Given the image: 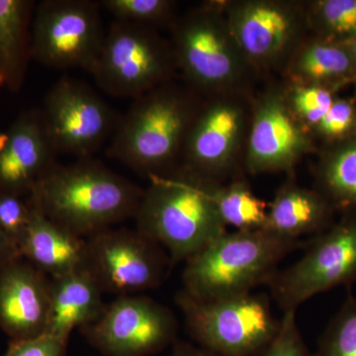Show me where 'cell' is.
I'll list each match as a JSON object with an SVG mask.
<instances>
[{
	"mask_svg": "<svg viewBox=\"0 0 356 356\" xmlns=\"http://www.w3.org/2000/svg\"><path fill=\"white\" fill-rule=\"evenodd\" d=\"M144 189L92 158L55 163L30 194L51 221L88 238L134 218Z\"/></svg>",
	"mask_w": 356,
	"mask_h": 356,
	"instance_id": "1",
	"label": "cell"
},
{
	"mask_svg": "<svg viewBox=\"0 0 356 356\" xmlns=\"http://www.w3.org/2000/svg\"><path fill=\"white\" fill-rule=\"evenodd\" d=\"M201 104L197 93L173 81L136 98L119 119L107 156L147 178L172 172Z\"/></svg>",
	"mask_w": 356,
	"mask_h": 356,
	"instance_id": "2",
	"label": "cell"
},
{
	"mask_svg": "<svg viewBox=\"0 0 356 356\" xmlns=\"http://www.w3.org/2000/svg\"><path fill=\"white\" fill-rule=\"evenodd\" d=\"M149 180L134 218L138 231L165 248L172 266L228 232L213 200L214 181L181 166Z\"/></svg>",
	"mask_w": 356,
	"mask_h": 356,
	"instance_id": "3",
	"label": "cell"
},
{
	"mask_svg": "<svg viewBox=\"0 0 356 356\" xmlns=\"http://www.w3.org/2000/svg\"><path fill=\"white\" fill-rule=\"evenodd\" d=\"M170 31L175 64L187 88L207 97L254 93L259 76L236 43L222 0L178 15Z\"/></svg>",
	"mask_w": 356,
	"mask_h": 356,
	"instance_id": "4",
	"label": "cell"
},
{
	"mask_svg": "<svg viewBox=\"0 0 356 356\" xmlns=\"http://www.w3.org/2000/svg\"><path fill=\"white\" fill-rule=\"evenodd\" d=\"M305 243L264 229L227 232L185 261L182 290L198 300L252 292L259 285H267L278 264Z\"/></svg>",
	"mask_w": 356,
	"mask_h": 356,
	"instance_id": "5",
	"label": "cell"
},
{
	"mask_svg": "<svg viewBox=\"0 0 356 356\" xmlns=\"http://www.w3.org/2000/svg\"><path fill=\"white\" fill-rule=\"evenodd\" d=\"M175 301L192 339L219 356H257L280 330L264 294L198 300L181 290Z\"/></svg>",
	"mask_w": 356,
	"mask_h": 356,
	"instance_id": "6",
	"label": "cell"
},
{
	"mask_svg": "<svg viewBox=\"0 0 356 356\" xmlns=\"http://www.w3.org/2000/svg\"><path fill=\"white\" fill-rule=\"evenodd\" d=\"M177 72L170 39L154 28L115 20L89 74L107 95L134 100L172 81Z\"/></svg>",
	"mask_w": 356,
	"mask_h": 356,
	"instance_id": "7",
	"label": "cell"
},
{
	"mask_svg": "<svg viewBox=\"0 0 356 356\" xmlns=\"http://www.w3.org/2000/svg\"><path fill=\"white\" fill-rule=\"evenodd\" d=\"M254 97V93L207 97L192 123L179 166L218 184L241 177Z\"/></svg>",
	"mask_w": 356,
	"mask_h": 356,
	"instance_id": "8",
	"label": "cell"
},
{
	"mask_svg": "<svg viewBox=\"0 0 356 356\" xmlns=\"http://www.w3.org/2000/svg\"><path fill=\"white\" fill-rule=\"evenodd\" d=\"M341 214L307 241L298 261L278 269L267 283L283 312L297 311L316 295L356 281V209Z\"/></svg>",
	"mask_w": 356,
	"mask_h": 356,
	"instance_id": "9",
	"label": "cell"
},
{
	"mask_svg": "<svg viewBox=\"0 0 356 356\" xmlns=\"http://www.w3.org/2000/svg\"><path fill=\"white\" fill-rule=\"evenodd\" d=\"M222 6L236 43L259 76L281 72L311 35L307 1L222 0Z\"/></svg>",
	"mask_w": 356,
	"mask_h": 356,
	"instance_id": "10",
	"label": "cell"
},
{
	"mask_svg": "<svg viewBox=\"0 0 356 356\" xmlns=\"http://www.w3.org/2000/svg\"><path fill=\"white\" fill-rule=\"evenodd\" d=\"M100 3L90 0H44L33 17L31 56L57 70L90 72L104 43Z\"/></svg>",
	"mask_w": 356,
	"mask_h": 356,
	"instance_id": "11",
	"label": "cell"
},
{
	"mask_svg": "<svg viewBox=\"0 0 356 356\" xmlns=\"http://www.w3.org/2000/svg\"><path fill=\"white\" fill-rule=\"evenodd\" d=\"M40 116L56 156L77 159L92 158L112 137L120 119L88 84L70 76L51 86Z\"/></svg>",
	"mask_w": 356,
	"mask_h": 356,
	"instance_id": "12",
	"label": "cell"
},
{
	"mask_svg": "<svg viewBox=\"0 0 356 356\" xmlns=\"http://www.w3.org/2000/svg\"><path fill=\"white\" fill-rule=\"evenodd\" d=\"M170 267L165 248L138 229H108L86 238L84 268L103 293L127 296L154 289Z\"/></svg>",
	"mask_w": 356,
	"mask_h": 356,
	"instance_id": "13",
	"label": "cell"
},
{
	"mask_svg": "<svg viewBox=\"0 0 356 356\" xmlns=\"http://www.w3.org/2000/svg\"><path fill=\"white\" fill-rule=\"evenodd\" d=\"M177 320L170 309L146 296H119L105 305L92 324L81 330L104 356H149L177 341Z\"/></svg>",
	"mask_w": 356,
	"mask_h": 356,
	"instance_id": "14",
	"label": "cell"
},
{
	"mask_svg": "<svg viewBox=\"0 0 356 356\" xmlns=\"http://www.w3.org/2000/svg\"><path fill=\"white\" fill-rule=\"evenodd\" d=\"M318 152L313 134L288 106L282 83L271 84L254 95L243 172H292L303 158Z\"/></svg>",
	"mask_w": 356,
	"mask_h": 356,
	"instance_id": "15",
	"label": "cell"
},
{
	"mask_svg": "<svg viewBox=\"0 0 356 356\" xmlns=\"http://www.w3.org/2000/svg\"><path fill=\"white\" fill-rule=\"evenodd\" d=\"M51 278L22 257L0 267V329L10 341L46 331Z\"/></svg>",
	"mask_w": 356,
	"mask_h": 356,
	"instance_id": "16",
	"label": "cell"
},
{
	"mask_svg": "<svg viewBox=\"0 0 356 356\" xmlns=\"http://www.w3.org/2000/svg\"><path fill=\"white\" fill-rule=\"evenodd\" d=\"M8 135L7 146L0 154V192L30 196L35 185L57 163L40 111L21 115Z\"/></svg>",
	"mask_w": 356,
	"mask_h": 356,
	"instance_id": "17",
	"label": "cell"
},
{
	"mask_svg": "<svg viewBox=\"0 0 356 356\" xmlns=\"http://www.w3.org/2000/svg\"><path fill=\"white\" fill-rule=\"evenodd\" d=\"M32 204L31 222L19 245L20 257L50 278L83 268L86 238L51 221Z\"/></svg>",
	"mask_w": 356,
	"mask_h": 356,
	"instance_id": "18",
	"label": "cell"
},
{
	"mask_svg": "<svg viewBox=\"0 0 356 356\" xmlns=\"http://www.w3.org/2000/svg\"><path fill=\"white\" fill-rule=\"evenodd\" d=\"M281 76L286 84L318 86L339 95L355 84L348 44L307 37L287 60Z\"/></svg>",
	"mask_w": 356,
	"mask_h": 356,
	"instance_id": "19",
	"label": "cell"
},
{
	"mask_svg": "<svg viewBox=\"0 0 356 356\" xmlns=\"http://www.w3.org/2000/svg\"><path fill=\"white\" fill-rule=\"evenodd\" d=\"M337 211L316 188H307L289 179L268 204L266 231L282 238L300 240L316 236L334 224Z\"/></svg>",
	"mask_w": 356,
	"mask_h": 356,
	"instance_id": "20",
	"label": "cell"
},
{
	"mask_svg": "<svg viewBox=\"0 0 356 356\" xmlns=\"http://www.w3.org/2000/svg\"><path fill=\"white\" fill-rule=\"evenodd\" d=\"M103 291L86 268L51 278L50 310L44 334L69 341L70 334L102 315Z\"/></svg>",
	"mask_w": 356,
	"mask_h": 356,
	"instance_id": "21",
	"label": "cell"
},
{
	"mask_svg": "<svg viewBox=\"0 0 356 356\" xmlns=\"http://www.w3.org/2000/svg\"><path fill=\"white\" fill-rule=\"evenodd\" d=\"M34 2L0 0V76L6 86L18 89L31 57L29 21Z\"/></svg>",
	"mask_w": 356,
	"mask_h": 356,
	"instance_id": "22",
	"label": "cell"
},
{
	"mask_svg": "<svg viewBox=\"0 0 356 356\" xmlns=\"http://www.w3.org/2000/svg\"><path fill=\"white\" fill-rule=\"evenodd\" d=\"M315 181L337 212L356 209V137L318 149Z\"/></svg>",
	"mask_w": 356,
	"mask_h": 356,
	"instance_id": "23",
	"label": "cell"
},
{
	"mask_svg": "<svg viewBox=\"0 0 356 356\" xmlns=\"http://www.w3.org/2000/svg\"><path fill=\"white\" fill-rule=\"evenodd\" d=\"M213 200L222 224L236 231L266 228L268 204L259 198L242 177L224 184L215 182Z\"/></svg>",
	"mask_w": 356,
	"mask_h": 356,
	"instance_id": "24",
	"label": "cell"
},
{
	"mask_svg": "<svg viewBox=\"0 0 356 356\" xmlns=\"http://www.w3.org/2000/svg\"><path fill=\"white\" fill-rule=\"evenodd\" d=\"M312 36L346 44L356 38V0L307 1Z\"/></svg>",
	"mask_w": 356,
	"mask_h": 356,
	"instance_id": "25",
	"label": "cell"
},
{
	"mask_svg": "<svg viewBox=\"0 0 356 356\" xmlns=\"http://www.w3.org/2000/svg\"><path fill=\"white\" fill-rule=\"evenodd\" d=\"M100 6L115 20L161 30L170 29L178 15L177 1L172 0H102Z\"/></svg>",
	"mask_w": 356,
	"mask_h": 356,
	"instance_id": "26",
	"label": "cell"
},
{
	"mask_svg": "<svg viewBox=\"0 0 356 356\" xmlns=\"http://www.w3.org/2000/svg\"><path fill=\"white\" fill-rule=\"evenodd\" d=\"M312 356H356V297L348 298L325 327Z\"/></svg>",
	"mask_w": 356,
	"mask_h": 356,
	"instance_id": "27",
	"label": "cell"
},
{
	"mask_svg": "<svg viewBox=\"0 0 356 356\" xmlns=\"http://www.w3.org/2000/svg\"><path fill=\"white\" fill-rule=\"evenodd\" d=\"M282 86L288 106L293 115L312 134L339 95L318 86L284 83Z\"/></svg>",
	"mask_w": 356,
	"mask_h": 356,
	"instance_id": "28",
	"label": "cell"
},
{
	"mask_svg": "<svg viewBox=\"0 0 356 356\" xmlns=\"http://www.w3.org/2000/svg\"><path fill=\"white\" fill-rule=\"evenodd\" d=\"M313 136L322 147L356 137V95H337L329 111L314 129Z\"/></svg>",
	"mask_w": 356,
	"mask_h": 356,
	"instance_id": "29",
	"label": "cell"
},
{
	"mask_svg": "<svg viewBox=\"0 0 356 356\" xmlns=\"http://www.w3.org/2000/svg\"><path fill=\"white\" fill-rule=\"evenodd\" d=\"M32 211L30 196L25 199V196L19 194L0 192V229L18 252L31 222Z\"/></svg>",
	"mask_w": 356,
	"mask_h": 356,
	"instance_id": "30",
	"label": "cell"
},
{
	"mask_svg": "<svg viewBox=\"0 0 356 356\" xmlns=\"http://www.w3.org/2000/svg\"><path fill=\"white\" fill-rule=\"evenodd\" d=\"M257 356H312L297 325L296 311L284 312L275 337Z\"/></svg>",
	"mask_w": 356,
	"mask_h": 356,
	"instance_id": "31",
	"label": "cell"
},
{
	"mask_svg": "<svg viewBox=\"0 0 356 356\" xmlns=\"http://www.w3.org/2000/svg\"><path fill=\"white\" fill-rule=\"evenodd\" d=\"M69 341L43 334L32 339L9 341L3 356H67Z\"/></svg>",
	"mask_w": 356,
	"mask_h": 356,
	"instance_id": "32",
	"label": "cell"
},
{
	"mask_svg": "<svg viewBox=\"0 0 356 356\" xmlns=\"http://www.w3.org/2000/svg\"><path fill=\"white\" fill-rule=\"evenodd\" d=\"M172 356H219L211 351L205 350L199 346L185 343V341H175L173 343Z\"/></svg>",
	"mask_w": 356,
	"mask_h": 356,
	"instance_id": "33",
	"label": "cell"
},
{
	"mask_svg": "<svg viewBox=\"0 0 356 356\" xmlns=\"http://www.w3.org/2000/svg\"><path fill=\"white\" fill-rule=\"evenodd\" d=\"M19 257L17 248L0 229V267Z\"/></svg>",
	"mask_w": 356,
	"mask_h": 356,
	"instance_id": "34",
	"label": "cell"
},
{
	"mask_svg": "<svg viewBox=\"0 0 356 356\" xmlns=\"http://www.w3.org/2000/svg\"><path fill=\"white\" fill-rule=\"evenodd\" d=\"M346 44H348V49H350L351 60H353V72H355V84H353V86H355L356 91V38L353 39V41L348 42Z\"/></svg>",
	"mask_w": 356,
	"mask_h": 356,
	"instance_id": "35",
	"label": "cell"
},
{
	"mask_svg": "<svg viewBox=\"0 0 356 356\" xmlns=\"http://www.w3.org/2000/svg\"><path fill=\"white\" fill-rule=\"evenodd\" d=\"M9 135L8 132L6 133H0V154L4 151L7 146V143H8Z\"/></svg>",
	"mask_w": 356,
	"mask_h": 356,
	"instance_id": "36",
	"label": "cell"
},
{
	"mask_svg": "<svg viewBox=\"0 0 356 356\" xmlns=\"http://www.w3.org/2000/svg\"><path fill=\"white\" fill-rule=\"evenodd\" d=\"M6 86V83H4L3 79H2L1 76H0V88H2V86Z\"/></svg>",
	"mask_w": 356,
	"mask_h": 356,
	"instance_id": "37",
	"label": "cell"
}]
</instances>
